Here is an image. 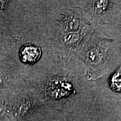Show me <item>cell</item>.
I'll return each instance as SVG.
<instances>
[{
    "mask_svg": "<svg viewBox=\"0 0 121 121\" xmlns=\"http://www.w3.org/2000/svg\"><path fill=\"white\" fill-rule=\"evenodd\" d=\"M13 56H0V92H13L22 87L17 62Z\"/></svg>",
    "mask_w": 121,
    "mask_h": 121,
    "instance_id": "obj_1",
    "label": "cell"
},
{
    "mask_svg": "<svg viewBox=\"0 0 121 121\" xmlns=\"http://www.w3.org/2000/svg\"><path fill=\"white\" fill-rule=\"evenodd\" d=\"M13 4L14 1H7L4 9H0V34L20 37L16 28Z\"/></svg>",
    "mask_w": 121,
    "mask_h": 121,
    "instance_id": "obj_2",
    "label": "cell"
},
{
    "mask_svg": "<svg viewBox=\"0 0 121 121\" xmlns=\"http://www.w3.org/2000/svg\"><path fill=\"white\" fill-rule=\"evenodd\" d=\"M19 43L13 54L16 56H17L18 59L22 63L32 65L37 63L41 58L42 51L39 45L29 43L24 44L19 47Z\"/></svg>",
    "mask_w": 121,
    "mask_h": 121,
    "instance_id": "obj_3",
    "label": "cell"
},
{
    "mask_svg": "<svg viewBox=\"0 0 121 121\" xmlns=\"http://www.w3.org/2000/svg\"><path fill=\"white\" fill-rule=\"evenodd\" d=\"M81 20L80 13L77 11L69 10L60 16L59 24L65 31H77L81 26Z\"/></svg>",
    "mask_w": 121,
    "mask_h": 121,
    "instance_id": "obj_4",
    "label": "cell"
},
{
    "mask_svg": "<svg viewBox=\"0 0 121 121\" xmlns=\"http://www.w3.org/2000/svg\"><path fill=\"white\" fill-rule=\"evenodd\" d=\"M21 38V37L0 34V56L13 54Z\"/></svg>",
    "mask_w": 121,
    "mask_h": 121,
    "instance_id": "obj_5",
    "label": "cell"
},
{
    "mask_svg": "<svg viewBox=\"0 0 121 121\" xmlns=\"http://www.w3.org/2000/svg\"><path fill=\"white\" fill-rule=\"evenodd\" d=\"M103 48H100L99 47L93 48L87 54V60L90 63L97 64L102 61L105 56V52H103Z\"/></svg>",
    "mask_w": 121,
    "mask_h": 121,
    "instance_id": "obj_6",
    "label": "cell"
},
{
    "mask_svg": "<svg viewBox=\"0 0 121 121\" xmlns=\"http://www.w3.org/2000/svg\"><path fill=\"white\" fill-rule=\"evenodd\" d=\"M81 39V35L77 31L69 32L62 37V41L67 46L76 45Z\"/></svg>",
    "mask_w": 121,
    "mask_h": 121,
    "instance_id": "obj_7",
    "label": "cell"
},
{
    "mask_svg": "<svg viewBox=\"0 0 121 121\" xmlns=\"http://www.w3.org/2000/svg\"><path fill=\"white\" fill-rule=\"evenodd\" d=\"M109 85L114 91L121 92V65L110 78Z\"/></svg>",
    "mask_w": 121,
    "mask_h": 121,
    "instance_id": "obj_8",
    "label": "cell"
},
{
    "mask_svg": "<svg viewBox=\"0 0 121 121\" xmlns=\"http://www.w3.org/2000/svg\"><path fill=\"white\" fill-rule=\"evenodd\" d=\"M110 2L108 1H96L94 3V8L96 13H100L105 11L109 6Z\"/></svg>",
    "mask_w": 121,
    "mask_h": 121,
    "instance_id": "obj_9",
    "label": "cell"
}]
</instances>
